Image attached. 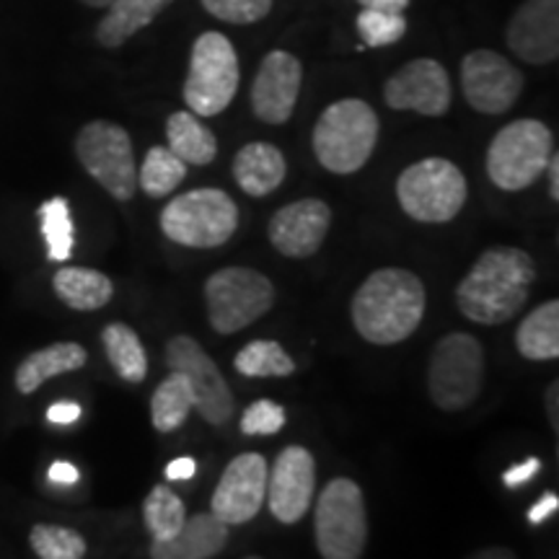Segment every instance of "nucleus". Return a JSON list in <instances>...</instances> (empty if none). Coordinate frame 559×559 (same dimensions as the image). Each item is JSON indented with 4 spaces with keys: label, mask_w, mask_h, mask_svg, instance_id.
I'll return each mask as SVG.
<instances>
[{
    "label": "nucleus",
    "mask_w": 559,
    "mask_h": 559,
    "mask_svg": "<svg viewBox=\"0 0 559 559\" xmlns=\"http://www.w3.org/2000/svg\"><path fill=\"white\" fill-rule=\"evenodd\" d=\"M534 280L536 264L528 251L492 247L481 251L474 267L459 283L456 306L474 324L500 326L519 317Z\"/></svg>",
    "instance_id": "1"
},
{
    "label": "nucleus",
    "mask_w": 559,
    "mask_h": 559,
    "mask_svg": "<svg viewBox=\"0 0 559 559\" xmlns=\"http://www.w3.org/2000/svg\"><path fill=\"white\" fill-rule=\"evenodd\" d=\"M428 309L425 285L402 267L376 270L355 290L349 313L358 334L370 345H400L417 332Z\"/></svg>",
    "instance_id": "2"
},
{
    "label": "nucleus",
    "mask_w": 559,
    "mask_h": 559,
    "mask_svg": "<svg viewBox=\"0 0 559 559\" xmlns=\"http://www.w3.org/2000/svg\"><path fill=\"white\" fill-rule=\"evenodd\" d=\"M379 115L362 99H340L321 111L313 128V156L326 171L347 174L360 171L373 156L379 143Z\"/></svg>",
    "instance_id": "3"
},
{
    "label": "nucleus",
    "mask_w": 559,
    "mask_h": 559,
    "mask_svg": "<svg viewBox=\"0 0 559 559\" xmlns=\"http://www.w3.org/2000/svg\"><path fill=\"white\" fill-rule=\"evenodd\" d=\"M236 228H239V207L228 192L213 187L179 194L160 210V230L179 247H223L236 234Z\"/></svg>",
    "instance_id": "4"
},
{
    "label": "nucleus",
    "mask_w": 559,
    "mask_h": 559,
    "mask_svg": "<svg viewBox=\"0 0 559 559\" xmlns=\"http://www.w3.org/2000/svg\"><path fill=\"white\" fill-rule=\"evenodd\" d=\"M555 153V138L539 120H515L489 143L485 156L487 177L502 192H521L536 185Z\"/></svg>",
    "instance_id": "5"
},
{
    "label": "nucleus",
    "mask_w": 559,
    "mask_h": 559,
    "mask_svg": "<svg viewBox=\"0 0 559 559\" xmlns=\"http://www.w3.org/2000/svg\"><path fill=\"white\" fill-rule=\"evenodd\" d=\"M469 198L464 171L449 158H423L396 179L400 207L417 223H449Z\"/></svg>",
    "instance_id": "6"
},
{
    "label": "nucleus",
    "mask_w": 559,
    "mask_h": 559,
    "mask_svg": "<svg viewBox=\"0 0 559 559\" xmlns=\"http://www.w3.org/2000/svg\"><path fill=\"white\" fill-rule=\"evenodd\" d=\"M481 381H485V347L474 334L451 332L436 342L428 368V391L438 409H466L477 402Z\"/></svg>",
    "instance_id": "7"
},
{
    "label": "nucleus",
    "mask_w": 559,
    "mask_h": 559,
    "mask_svg": "<svg viewBox=\"0 0 559 559\" xmlns=\"http://www.w3.org/2000/svg\"><path fill=\"white\" fill-rule=\"evenodd\" d=\"M313 534L324 559H360L368 542L366 500L358 481L337 477L321 489L313 508Z\"/></svg>",
    "instance_id": "8"
},
{
    "label": "nucleus",
    "mask_w": 559,
    "mask_h": 559,
    "mask_svg": "<svg viewBox=\"0 0 559 559\" xmlns=\"http://www.w3.org/2000/svg\"><path fill=\"white\" fill-rule=\"evenodd\" d=\"M241 70L226 34L205 32L194 39L190 73L185 81V102L198 117H218L239 91Z\"/></svg>",
    "instance_id": "9"
},
{
    "label": "nucleus",
    "mask_w": 559,
    "mask_h": 559,
    "mask_svg": "<svg viewBox=\"0 0 559 559\" xmlns=\"http://www.w3.org/2000/svg\"><path fill=\"white\" fill-rule=\"evenodd\" d=\"M207 319L218 334H239L275 306V285L251 267H223L205 283Z\"/></svg>",
    "instance_id": "10"
},
{
    "label": "nucleus",
    "mask_w": 559,
    "mask_h": 559,
    "mask_svg": "<svg viewBox=\"0 0 559 559\" xmlns=\"http://www.w3.org/2000/svg\"><path fill=\"white\" fill-rule=\"evenodd\" d=\"M75 156L81 166L102 190L111 198L128 202L135 198L138 190V169L135 151L128 130L109 120H94L83 124L75 135Z\"/></svg>",
    "instance_id": "11"
},
{
    "label": "nucleus",
    "mask_w": 559,
    "mask_h": 559,
    "mask_svg": "<svg viewBox=\"0 0 559 559\" xmlns=\"http://www.w3.org/2000/svg\"><path fill=\"white\" fill-rule=\"evenodd\" d=\"M166 366L169 370H181L194 391V409L207 425L223 428L234 417V394L223 379L218 362L202 349V345L190 334H177L166 342Z\"/></svg>",
    "instance_id": "12"
},
{
    "label": "nucleus",
    "mask_w": 559,
    "mask_h": 559,
    "mask_svg": "<svg viewBox=\"0 0 559 559\" xmlns=\"http://www.w3.org/2000/svg\"><path fill=\"white\" fill-rule=\"evenodd\" d=\"M461 88L479 115H506L523 94V73L495 50H474L461 60Z\"/></svg>",
    "instance_id": "13"
},
{
    "label": "nucleus",
    "mask_w": 559,
    "mask_h": 559,
    "mask_svg": "<svg viewBox=\"0 0 559 559\" xmlns=\"http://www.w3.org/2000/svg\"><path fill=\"white\" fill-rule=\"evenodd\" d=\"M267 459L262 453H241L226 466L221 474L218 485H215L213 515H218L228 526H243V523L254 521L267 498Z\"/></svg>",
    "instance_id": "14"
},
{
    "label": "nucleus",
    "mask_w": 559,
    "mask_h": 559,
    "mask_svg": "<svg viewBox=\"0 0 559 559\" xmlns=\"http://www.w3.org/2000/svg\"><path fill=\"white\" fill-rule=\"evenodd\" d=\"M317 492V461L304 445L280 451L267 472V508L280 523L293 526L309 513Z\"/></svg>",
    "instance_id": "15"
},
{
    "label": "nucleus",
    "mask_w": 559,
    "mask_h": 559,
    "mask_svg": "<svg viewBox=\"0 0 559 559\" xmlns=\"http://www.w3.org/2000/svg\"><path fill=\"white\" fill-rule=\"evenodd\" d=\"M451 79L438 60L417 58L396 70L383 86V99L396 111L443 117L451 109Z\"/></svg>",
    "instance_id": "16"
},
{
    "label": "nucleus",
    "mask_w": 559,
    "mask_h": 559,
    "mask_svg": "<svg viewBox=\"0 0 559 559\" xmlns=\"http://www.w3.org/2000/svg\"><path fill=\"white\" fill-rule=\"evenodd\" d=\"M332 226V210L324 200L306 198L280 207L270 218V243L283 257L306 260L317 254Z\"/></svg>",
    "instance_id": "17"
},
{
    "label": "nucleus",
    "mask_w": 559,
    "mask_h": 559,
    "mask_svg": "<svg viewBox=\"0 0 559 559\" xmlns=\"http://www.w3.org/2000/svg\"><path fill=\"white\" fill-rule=\"evenodd\" d=\"M304 68L296 55L272 50L262 60L257 79L251 83V109L267 124H285L298 104Z\"/></svg>",
    "instance_id": "18"
},
{
    "label": "nucleus",
    "mask_w": 559,
    "mask_h": 559,
    "mask_svg": "<svg viewBox=\"0 0 559 559\" xmlns=\"http://www.w3.org/2000/svg\"><path fill=\"white\" fill-rule=\"evenodd\" d=\"M508 47L528 66L559 58V0H523L506 32Z\"/></svg>",
    "instance_id": "19"
},
{
    "label": "nucleus",
    "mask_w": 559,
    "mask_h": 559,
    "mask_svg": "<svg viewBox=\"0 0 559 559\" xmlns=\"http://www.w3.org/2000/svg\"><path fill=\"white\" fill-rule=\"evenodd\" d=\"M228 542V523L213 513H198L185 521L179 534L169 542H153L151 557L156 559H210L218 557Z\"/></svg>",
    "instance_id": "20"
},
{
    "label": "nucleus",
    "mask_w": 559,
    "mask_h": 559,
    "mask_svg": "<svg viewBox=\"0 0 559 559\" xmlns=\"http://www.w3.org/2000/svg\"><path fill=\"white\" fill-rule=\"evenodd\" d=\"M285 174H288V164H285L283 151L262 140L247 143L234 158V179L249 198H267L280 190Z\"/></svg>",
    "instance_id": "21"
},
{
    "label": "nucleus",
    "mask_w": 559,
    "mask_h": 559,
    "mask_svg": "<svg viewBox=\"0 0 559 559\" xmlns=\"http://www.w3.org/2000/svg\"><path fill=\"white\" fill-rule=\"evenodd\" d=\"M88 362L86 347L79 342H55L50 347H41L37 353L26 355L16 368V389L19 394L29 396L34 391L41 389V383H47L55 376L73 373L81 370Z\"/></svg>",
    "instance_id": "22"
},
{
    "label": "nucleus",
    "mask_w": 559,
    "mask_h": 559,
    "mask_svg": "<svg viewBox=\"0 0 559 559\" xmlns=\"http://www.w3.org/2000/svg\"><path fill=\"white\" fill-rule=\"evenodd\" d=\"M174 0H111L107 16L96 26V41L107 50H117L138 32L153 24Z\"/></svg>",
    "instance_id": "23"
},
{
    "label": "nucleus",
    "mask_w": 559,
    "mask_h": 559,
    "mask_svg": "<svg viewBox=\"0 0 559 559\" xmlns=\"http://www.w3.org/2000/svg\"><path fill=\"white\" fill-rule=\"evenodd\" d=\"M52 288L73 311H99L115 298V283L91 267H60L52 277Z\"/></svg>",
    "instance_id": "24"
},
{
    "label": "nucleus",
    "mask_w": 559,
    "mask_h": 559,
    "mask_svg": "<svg viewBox=\"0 0 559 559\" xmlns=\"http://www.w3.org/2000/svg\"><path fill=\"white\" fill-rule=\"evenodd\" d=\"M515 347L526 360L544 362L559 358V300L536 306L515 330Z\"/></svg>",
    "instance_id": "25"
},
{
    "label": "nucleus",
    "mask_w": 559,
    "mask_h": 559,
    "mask_svg": "<svg viewBox=\"0 0 559 559\" xmlns=\"http://www.w3.org/2000/svg\"><path fill=\"white\" fill-rule=\"evenodd\" d=\"M166 138L169 148L185 160L187 166H207L218 156V140L213 130L200 122L194 111H174L166 122Z\"/></svg>",
    "instance_id": "26"
},
{
    "label": "nucleus",
    "mask_w": 559,
    "mask_h": 559,
    "mask_svg": "<svg viewBox=\"0 0 559 559\" xmlns=\"http://www.w3.org/2000/svg\"><path fill=\"white\" fill-rule=\"evenodd\" d=\"M104 353L124 383H143L148 376V355H145L143 342L132 326L122 321H111L102 332Z\"/></svg>",
    "instance_id": "27"
},
{
    "label": "nucleus",
    "mask_w": 559,
    "mask_h": 559,
    "mask_svg": "<svg viewBox=\"0 0 559 559\" xmlns=\"http://www.w3.org/2000/svg\"><path fill=\"white\" fill-rule=\"evenodd\" d=\"M194 409V391L181 370H171L164 381L158 383L156 394L151 400V419L158 432H174L187 423Z\"/></svg>",
    "instance_id": "28"
},
{
    "label": "nucleus",
    "mask_w": 559,
    "mask_h": 559,
    "mask_svg": "<svg viewBox=\"0 0 559 559\" xmlns=\"http://www.w3.org/2000/svg\"><path fill=\"white\" fill-rule=\"evenodd\" d=\"M187 179V164L174 153L169 145H153L145 153L143 164L138 171V187L148 198H169L177 187Z\"/></svg>",
    "instance_id": "29"
},
{
    "label": "nucleus",
    "mask_w": 559,
    "mask_h": 559,
    "mask_svg": "<svg viewBox=\"0 0 559 559\" xmlns=\"http://www.w3.org/2000/svg\"><path fill=\"white\" fill-rule=\"evenodd\" d=\"M234 368L243 379H288L296 373V360L275 340H251L239 349Z\"/></svg>",
    "instance_id": "30"
},
{
    "label": "nucleus",
    "mask_w": 559,
    "mask_h": 559,
    "mask_svg": "<svg viewBox=\"0 0 559 559\" xmlns=\"http://www.w3.org/2000/svg\"><path fill=\"white\" fill-rule=\"evenodd\" d=\"M187 521L185 500L171 487L156 485L143 502V523L153 542H169Z\"/></svg>",
    "instance_id": "31"
},
{
    "label": "nucleus",
    "mask_w": 559,
    "mask_h": 559,
    "mask_svg": "<svg viewBox=\"0 0 559 559\" xmlns=\"http://www.w3.org/2000/svg\"><path fill=\"white\" fill-rule=\"evenodd\" d=\"M39 226L52 262H66L73 254V218L66 198H52L39 205Z\"/></svg>",
    "instance_id": "32"
},
{
    "label": "nucleus",
    "mask_w": 559,
    "mask_h": 559,
    "mask_svg": "<svg viewBox=\"0 0 559 559\" xmlns=\"http://www.w3.org/2000/svg\"><path fill=\"white\" fill-rule=\"evenodd\" d=\"M29 544L39 559H81L88 551L79 531L52 523H37L29 534Z\"/></svg>",
    "instance_id": "33"
},
{
    "label": "nucleus",
    "mask_w": 559,
    "mask_h": 559,
    "mask_svg": "<svg viewBox=\"0 0 559 559\" xmlns=\"http://www.w3.org/2000/svg\"><path fill=\"white\" fill-rule=\"evenodd\" d=\"M358 34L368 47L394 45L407 34V19L404 13L362 9L358 13Z\"/></svg>",
    "instance_id": "34"
},
{
    "label": "nucleus",
    "mask_w": 559,
    "mask_h": 559,
    "mask_svg": "<svg viewBox=\"0 0 559 559\" xmlns=\"http://www.w3.org/2000/svg\"><path fill=\"white\" fill-rule=\"evenodd\" d=\"M200 3L210 16L236 26L257 24L272 11V0H200Z\"/></svg>",
    "instance_id": "35"
},
{
    "label": "nucleus",
    "mask_w": 559,
    "mask_h": 559,
    "mask_svg": "<svg viewBox=\"0 0 559 559\" xmlns=\"http://www.w3.org/2000/svg\"><path fill=\"white\" fill-rule=\"evenodd\" d=\"M285 428V409L277 402H251L241 417L243 436H275Z\"/></svg>",
    "instance_id": "36"
},
{
    "label": "nucleus",
    "mask_w": 559,
    "mask_h": 559,
    "mask_svg": "<svg viewBox=\"0 0 559 559\" xmlns=\"http://www.w3.org/2000/svg\"><path fill=\"white\" fill-rule=\"evenodd\" d=\"M542 469V461L539 459H526L521 461V464H515L513 469H508L506 474H502V481H506V487H521L526 485V481H531L539 474Z\"/></svg>",
    "instance_id": "37"
},
{
    "label": "nucleus",
    "mask_w": 559,
    "mask_h": 559,
    "mask_svg": "<svg viewBox=\"0 0 559 559\" xmlns=\"http://www.w3.org/2000/svg\"><path fill=\"white\" fill-rule=\"evenodd\" d=\"M557 510H559V498L555 492H547L534 508L528 510V523L531 526H542V523L547 521L549 515H555Z\"/></svg>",
    "instance_id": "38"
},
{
    "label": "nucleus",
    "mask_w": 559,
    "mask_h": 559,
    "mask_svg": "<svg viewBox=\"0 0 559 559\" xmlns=\"http://www.w3.org/2000/svg\"><path fill=\"white\" fill-rule=\"evenodd\" d=\"M194 474H198V461L190 456L174 459L169 461V466H166V479L169 481H187L192 479Z\"/></svg>",
    "instance_id": "39"
},
{
    "label": "nucleus",
    "mask_w": 559,
    "mask_h": 559,
    "mask_svg": "<svg viewBox=\"0 0 559 559\" xmlns=\"http://www.w3.org/2000/svg\"><path fill=\"white\" fill-rule=\"evenodd\" d=\"M81 417V407L75 402H58L47 409V419L52 425H73Z\"/></svg>",
    "instance_id": "40"
},
{
    "label": "nucleus",
    "mask_w": 559,
    "mask_h": 559,
    "mask_svg": "<svg viewBox=\"0 0 559 559\" xmlns=\"http://www.w3.org/2000/svg\"><path fill=\"white\" fill-rule=\"evenodd\" d=\"M47 477H50V481H55V485H75L81 474L73 464H68V461H55L50 472H47Z\"/></svg>",
    "instance_id": "41"
},
{
    "label": "nucleus",
    "mask_w": 559,
    "mask_h": 559,
    "mask_svg": "<svg viewBox=\"0 0 559 559\" xmlns=\"http://www.w3.org/2000/svg\"><path fill=\"white\" fill-rule=\"evenodd\" d=\"M362 9H373V11H391V13H404L407 11L409 0H358Z\"/></svg>",
    "instance_id": "42"
},
{
    "label": "nucleus",
    "mask_w": 559,
    "mask_h": 559,
    "mask_svg": "<svg viewBox=\"0 0 559 559\" xmlns=\"http://www.w3.org/2000/svg\"><path fill=\"white\" fill-rule=\"evenodd\" d=\"M547 171H549V198L559 202V156L557 153H551L549 156Z\"/></svg>",
    "instance_id": "43"
},
{
    "label": "nucleus",
    "mask_w": 559,
    "mask_h": 559,
    "mask_svg": "<svg viewBox=\"0 0 559 559\" xmlns=\"http://www.w3.org/2000/svg\"><path fill=\"white\" fill-rule=\"evenodd\" d=\"M557 391L559 386L557 383H551L549 391H547V412H549V419H551V428H559V417H557Z\"/></svg>",
    "instance_id": "44"
},
{
    "label": "nucleus",
    "mask_w": 559,
    "mask_h": 559,
    "mask_svg": "<svg viewBox=\"0 0 559 559\" xmlns=\"http://www.w3.org/2000/svg\"><path fill=\"white\" fill-rule=\"evenodd\" d=\"M477 557H479V559H492V557H508V559H513V551H510V549H502V551L487 549V551H479Z\"/></svg>",
    "instance_id": "45"
},
{
    "label": "nucleus",
    "mask_w": 559,
    "mask_h": 559,
    "mask_svg": "<svg viewBox=\"0 0 559 559\" xmlns=\"http://www.w3.org/2000/svg\"><path fill=\"white\" fill-rule=\"evenodd\" d=\"M83 5H88V9H107L111 0H81Z\"/></svg>",
    "instance_id": "46"
}]
</instances>
